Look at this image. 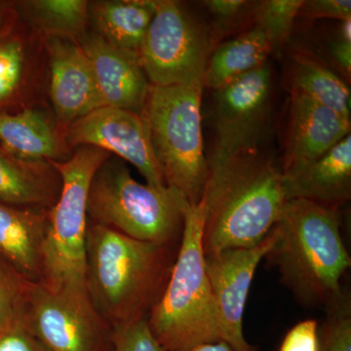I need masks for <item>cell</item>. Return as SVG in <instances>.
Listing matches in <instances>:
<instances>
[{
  "mask_svg": "<svg viewBox=\"0 0 351 351\" xmlns=\"http://www.w3.org/2000/svg\"><path fill=\"white\" fill-rule=\"evenodd\" d=\"M327 315L318 332V351H351V302L346 295Z\"/></svg>",
  "mask_w": 351,
  "mask_h": 351,
  "instance_id": "27",
  "label": "cell"
},
{
  "mask_svg": "<svg viewBox=\"0 0 351 351\" xmlns=\"http://www.w3.org/2000/svg\"><path fill=\"white\" fill-rule=\"evenodd\" d=\"M19 24L15 0H0V41L12 34Z\"/></svg>",
  "mask_w": 351,
  "mask_h": 351,
  "instance_id": "34",
  "label": "cell"
},
{
  "mask_svg": "<svg viewBox=\"0 0 351 351\" xmlns=\"http://www.w3.org/2000/svg\"><path fill=\"white\" fill-rule=\"evenodd\" d=\"M205 218L202 199L186 210L169 278L147 316L152 334L165 351L225 341V327L205 267Z\"/></svg>",
  "mask_w": 351,
  "mask_h": 351,
  "instance_id": "4",
  "label": "cell"
},
{
  "mask_svg": "<svg viewBox=\"0 0 351 351\" xmlns=\"http://www.w3.org/2000/svg\"><path fill=\"white\" fill-rule=\"evenodd\" d=\"M204 82L151 85L142 114L166 186L200 202L209 178L203 144L201 101Z\"/></svg>",
  "mask_w": 351,
  "mask_h": 351,
  "instance_id": "5",
  "label": "cell"
},
{
  "mask_svg": "<svg viewBox=\"0 0 351 351\" xmlns=\"http://www.w3.org/2000/svg\"><path fill=\"white\" fill-rule=\"evenodd\" d=\"M48 103L45 40L20 20L0 41V114Z\"/></svg>",
  "mask_w": 351,
  "mask_h": 351,
  "instance_id": "13",
  "label": "cell"
},
{
  "mask_svg": "<svg viewBox=\"0 0 351 351\" xmlns=\"http://www.w3.org/2000/svg\"><path fill=\"white\" fill-rule=\"evenodd\" d=\"M32 281L0 257V328L24 317Z\"/></svg>",
  "mask_w": 351,
  "mask_h": 351,
  "instance_id": "26",
  "label": "cell"
},
{
  "mask_svg": "<svg viewBox=\"0 0 351 351\" xmlns=\"http://www.w3.org/2000/svg\"><path fill=\"white\" fill-rule=\"evenodd\" d=\"M276 240L274 228L257 246L226 249L205 255L208 278L225 327V343L234 351H257L244 337L245 306L256 270Z\"/></svg>",
  "mask_w": 351,
  "mask_h": 351,
  "instance_id": "12",
  "label": "cell"
},
{
  "mask_svg": "<svg viewBox=\"0 0 351 351\" xmlns=\"http://www.w3.org/2000/svg\"><path fill=\"white\" fill-rule=\"evenodd\" d=\"M110 156L97 147H80L68 160L51 162L61 176L62 189L48 212L40 282L46 287L87 293L88 195L95 173Z\"/></svg>",
  "mask_w": 351,
  "mask_h": 351,
  "instance_id": "7",
  "label": "cell"
},
{
  "mask_svg": "<svg viewBox=\"0 0 351 351\" xmlns=\"http://www.w3.org/2000/svg\"><path fill=\"white\" fill-rule=\"evenodd\" d=\"M348 135L350 119L293 91L283 174H292L314 162Z\"/></svg>",
  "mask_w": 351,
  "mask_h": 351,
  "instance_id": "15",
  "label": "cell"
},
{
  "mask_svg": "<svg viewBox=\"0 0 351 351\" xmlns=\"http://www.w3.org/2000/svg\"><path fill=\"white\" fill-rule=\"evenodd\" d=\"M208 50L206 34L181 3L157 0L138 55L149 84L172 86L204 82Z\"/></svg>",
  "mask_w": 351,
  "mask_h": 351,
  "instance_id": "8",
  "label": "cell"
},
{
  "mask_svg": "<svg viewBox=\"0 0 351 351\" xmlns=\"http://www.w3.org/2000/svg\"><path fill=\"white\" fill-rule=\"evenodd\" d=\"M48 212L0 202V257L32 282L43 279Z\"/></svg>",
  "mask_w": 351,
  "mask_h": 351,
  "instance_id": "19",
  "label": "cell"
},
{
  "mask_svg": "<svg viewBox=\"0 0 351 351\" xmlns=\"http://www.w3.org/2000/svg\"><path fill=\"white\" fill-rule=\"evenodd\" d=\"M293 91L350 119V91L332 69L309 55H295L292 66Z\"/></svg>",
  "mask_w": 351,
  "mask_h": 351,
  "instance_id": "24",
  "label": "cell"
},
{
  "mask_svg": "<svg viewBox=\"0 0 351 351\" xmlns=\"http://www.w3.org/2000/svg\"><path fill=\"white\" fill-rule=\"evenodd\" d=\"M112 351H165L152 334L147 317L112 330Z\"/></svg>",
  "mask_w": 351,
  "mask_h": 351,
  "instance_id": "28",
  "label": "cell"
},
{
  "mask_svg": "<svg viewBox=\"0 0 351 351\" xmlns=\"http://www.w3.org/2000/svg\"><path fill=\"white\" fill-rule=\"evenodd\" d=\"M272 50L265 32L257 27L228 41L208 60L204 86L217 91L265 64Z\"/></svg>",
  "mask_w": 351,
  "mask_h": 351,
  "instance_id": "23",
  "label": "cell"
},
{
  "mask_svg": "<svg viewBox=\"0 0 351 351\" xmlns=\"http://www.w3.org/2000/svg\"><path fill=\"white\" fill-rule=\"evenodd\" d=\"M20 20L44 39L82 44L89 27L87 0H15Z\"/></svg>",
  "mask_w": 351,
  "mask_h": 351,
  "instance_id": "22",
  "label": "cell"
},
{
  "mask_svg": "<svg viewBox=\"0 0 351 351\" xmlns=\"http://www.w3.org/2000/svg\"><path fill=\"white\" fill-rule=\"evenodd\" d=\"M0 351H48L25 324L24 317L0 328Z\"/></svg>",
  "mask_w": 351,
  "mask_h": 351,
  "instance_id": "29",
  "label": "cell"
},
{
  "mask_svg": "<svg viewBox=\"0 0 351 351\" xmlns=\"http://www.w3.org/2000/svg\"><path fill=\"white\" fill-rule=\"evenodd\" d=\"M174 247L131 239L88 219L85 287L112 330L149 316L169 278Z\"/></svg>",
  "mask_w": 351,
  "mask_h": 351,
  "instance_id": "1",
  "label": "cell"
},
{
  "mask_svg": "<svg viewBox=\"0 0 351 351\" xmlns=\"http://www.w3.org/2000/svg\"><path fill=\"white\" fill-rule=\"evenodd\" d=\"M206 207L205 255L250 248L269 237L285 206L283 172L257 151L209 168L201 198Z\"/></svg>",
  "mask_w": 351,
  "mask_h": 351,
  "instance_id": "3",
  "label": "cell"
},
{
  "mask_svg": "<svg viewBox=\"0 0 351 351\" xmlns=\"http://www.w3.org/2000/svg\"><path fill=\"white\" fill-rule=\"evenodd\" d=\"M271 71L267 64L215 91V138L209 168L257 151L269 112Z\"/></svg>",
  "mask_w": 351,
  "mask_h": 351,
  "instance_id": "10",
  "label": "cell"
},
{
  "mask_svg": "<svg viewBox=\"0 0 351 351\" xmlns=\"http://www.w3.org/2000/svg\"><path fill=\"white\" fill-rule=\"evenodd\" d=\"M66 128L49 104L0 114V145L11 154L29 160L62 162L73 152L66 142Z\"/></svg>",
  "mask_w": 351,
  "mask_h": 351,
  "instance_id": "17",
  "label": "cell"
},
{
  "mask_svg": "<svg viewBox=\"0 0 351 351\" xmlns=\"http://www.w3.org/2000/svg\"><path fill=\"white\" fill-rule=\"evenodd\" d=\"M45 40L47 98L60 123L75 120L103 107L91 63L80 44L66 39Z\"/></svg>",
  "mask_w": 351,
  "mask_h": 351,
  "instance_id": "14",
  "label": "cell"
},
{
  "mask_svg": "<svg viewBox=\"0 0 351 351\" xmlns=\"http://www.w3.org/2000/svg\"><path fill=\"white\" fill-rule=\"evenodd\" d=\"M286 200L304 199L339 208L351 196V136L292 174H283Z\"/></svg>",
  "mask_w": 351,
  "mask_h": 351,
  "instance_id": "18",
  "label": "cell"
},
{
  "mask_svg": "<svg viewBox=\"0 0 351 351\" xmlns=\"http://www.w3.org/2000/svg\"><path fill=\"white\" fill-rule=\"evenodd\" d=\"M91 63L103 107L142 113L149 84L135 55L117 49L93 32L80 44Z\"/></svg>",
  "mask_w": 351,
  "mask_h": 351,
  "instance_id": "16",
  "label": "cell"
},
{
  "mask_svg": "<svg viewBox=\"0 0 351 351\" xmlns=\"http://www.w3.org/2000/svg\"><path fill=\"white\" fill-rule=\"evenodd\" d=\"M318 332L317 321L302 320L286 334L279 351H318Z\"/></svg>",
  "mask_w": 351,
  "mask_h": 351,
  "instance_id": "30",
  "label": "cell"
},
{
  "mask_svg": "<svg viewBox=\"0 0 351 351\" xmlns=\"http://www.w3.org/2000/svg\"><path fill=\"white\" fill-rule=\"evenodd\" d=\"M186 351H234V350L225 341H218L202 343Z\"/></svg>",
  "mask_w": 351,
  "mask_h": 351,
  "instance_id": "35",
  "label": "cell"
},
{
  "mask_svg": "<svg viewBox=\"0 0 351 351\" xmlns=\"http://www.w3.org/2000/svg\"><path fill=\"white\" fill-rule=\"evenodd\" d=\"M274 230L276 243L265 258L295 299L325 311L343 301L348 294L341 278L351 258L341 237L339 208L287 200Z\"/></svg>",
  "mask_w": 351,
  "mask_h": 351,
  "instance_id": "2",
  "label": "cell"
},
{
  "mask_svg": "<svg viewBox=\"0 0 351 351\" xmlns=\"http://www.w3.org/2000/svg\"><path fill=\"white\" fill-rule=\"evenodd\" d=\"M210 13L221 25L232 24L249 6L244 0H207L204 1Z\"/></svg>",
  "mask_w": 351,
  "mask_h": 351,
  "instance_id": "33",
  "label": "cell"
},
{
  "mask_svg": "<svg viewBox=\"0 0 351 351\" xmlns=\"http://www.w3.org/2000/svg\"><path fill=\"white\" fill-rule=\"evenodd\" d=\"M302 2V0H267L255 9V27L265 32L272 49L282 45L290 38Z\"/></svg>",
  "mask_w": 351,
  "mask_h": 351,
  "instance_id": "25",
  "label": "cell"
},
{
  "mask_svg": "<svg viewBox=\"0 0 351 351\" xmlns=\"http://www.w3.org/2000/svg\"><path fill=\"white\" fill-rule=\"evenodd\" d=\"M61 189V176L52 163L21 158L0 145V202L50 209Z\"/></svg>",
  "mask_w": 351,
  "mask_h": 351,
  "instance_id": "20",
  "label": "cell"
},
{
  "mask_svg": "<svg viewBox=\"0 0 351 351\" xmlns=\"http://www.w3.org/2000/svg\"><path fill=\"white\" fill-rule=\"evenodd\" d=\"M69 149L94 147L134 166L147 184L166 186L154 156L149 127L142 113L101 107L66 128Z\"/></svg>",
  "mask_w": 351,
  "mask_h": 351,
  "instance_id": "11",
  "label": "cell"
},
{
  "mask_svg": "<svg viewBox=\"0 0 351 351\" xmlns=\"http://www.w3.org/2000/svg\"><path fill=\"white\" fill-rule=\"evenodd\" d=\"M156 6L157 0L89 1L91 32L117 49L138 57Z\"/></svg>",
  "mask_w": 351,
  "mask_h": 351,
  "instance_id": "21",
  "label": "cell"
},
{
  "mask_svg": "<svg viewBox=\"0 0 351 351\" xmlns=\"http://www.w3.org/2000/svg\"><path fill=\"white\" fill-rule=\"evenodd\" d=\"M300 14L307 19H329L343 21L351 19L350 0H309L302 2ZM299 14V15H300Z\"/></svg>",
  "mask_w": 351,
  "mask_h": 351,
  "instance_id": "31",
  "label": "cell"
},
{
  "mask_svg": "<svg viewBox=\"0 0 351 351\" xmlns=\"http://www.w3.org/2000/svg\"><path fill=\"white\" fill-rule=\"evenodd\" d=\"M189 206L175 189L136 181L124 161L112 156L92 179L88 219L141 241L175 244Z\"/></svg>",
  "mask_w": 351,
  "mask_h": 351,
  "instance_id": "6",
  "label": "cell"
},
{
  "mask_svg": "<svg viewBox=\"0 0 351 351\" xmlns=\"http://www.w3.org/2000/svg\"><path fill=\"white\" fill-rule=\"evenodd\" d=\"M24 319L48 351H112V329L87 293L32 282Z\"/></svg>",
  "mask_w": 351,
  "mask_h": 351,
  "instance_id": "9",
  "label": "cell"
},
{
  "mask_svg": "<svg viewBox=\"0 0 351 351\" xmlns=\"http://www.w3.org/2000/svg\"><path fill=\"white\" fill-rule=\"evenodd\" d=\"M332 59L341 73L350 77L351 73V19L343 21L339 34L331 46Z\"/></svg>",
  "mask_w": 351,
  "mask_h": 351,
  "instance_id": "32",
  "label": "cell"
}]
</instances>
